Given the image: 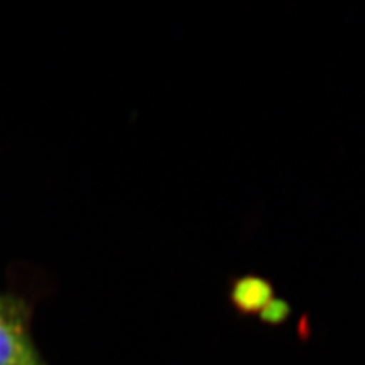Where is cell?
Here are the masks:
<instances>
[{"instance_id":"1","label":"cell","mask_w":365,"mask_h":365,"mask_svg":"<svg viewBox=\"0 0 365 365\" xmlns=\"http://www.w3.org/2000/svg\"><path fill=\"white\" fill-rule=\"evenodd\" d=\"M31 323L26 297L0 291V365H49L34 341Z\"/></svg>"},{"instance_id":"2","label":"cell","mask_w":365,"mask_h":365,"mask_svg":"<svg viewBox=\"0 0 365 365\" xmlns=\"http://www.w3.org/2000/svg\"><path fill=\"white\" fill-rule=\"evenodd\" d=\"M274 284L257 274H245L230 279L228 299L237 312L251 315L260 312L274 299Z\"/></svg>"},{"instance_id":"3","label":"cell","mask_w":365,"mask_h":365,"mask_svg":"<svg viewBox=\"0 0 365 365\" xmlns=\"http://www.w3.org/2000/svg\"><path fill=\"white\" fill-rule=\"evenodd\" d=\"M291 315V306L287 300L274 299L259 312V317L267 324H280Z\"/></svg>"}]
</instances>
